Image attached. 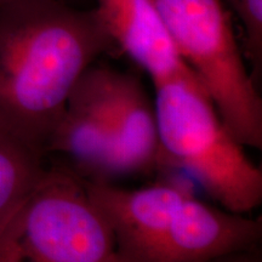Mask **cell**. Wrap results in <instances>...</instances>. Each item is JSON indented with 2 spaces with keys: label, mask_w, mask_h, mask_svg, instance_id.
<instances>
[{
  "label": "cell",
  "mask_w": 262,
  "mask_h": 262,
  "mask_svg": "<svg viewBox=\"0 0 262 262\" xmlns=\"http://www.w3.org/2000/svg\"><path fill=\"white\" fill-rule=\"evenodd\" d=\"M112 139L106 67L91 66L72 91L49 150L68 156L93 180L108 181Z\"/></svg>",
  "instance_id": "obj_7"
},
{
  "label": "cell",
  "mask_w": 262,
  "mask_h": 262,
  "mask_svg": "<svg viewBox=\"0 0 262 262\" xmlns=\"http://www.w3.org/2000/svg\"><path fill=\"white\" fill-rule=\"evenodd\" d=\"M261 217L186 198L173 214L152 262H210L257 248Z\"/></svg>",
  "instance_id": "obj_6"
},
{
  "label": "cell",
  "mask_w": 262,
  "mask_h": 262,
  "mask_svg": "<svg viewBox=\"0 0 262 262\" xmlns=\"http://www.w3.org/2000/svg\"><path fill=\"white\" fill-rule=\"evenodd\" d=\"M14 220L0 231V262H26L16 237Z\"/></svg>",
  "instance_id": "obj_12"
},
{
  "label": "cell",
  "mask_w": 262,
  "mask_h": 262,
  "mask_svg": "<svg viewBox=\"0 0 262 262\" xmlns=\"http://www.w3.org/2000/svg\"><path fill=\"white\" fill-rule=\"evenodd\" d=\"M88 194L100 209L127 262H152L180 204L194 194L188 183L165 181L126 189L108 181H84Z\"/></svg>",
  "instance_id": "obj_5"
},
{
  "label": "cell",
  "mask_w": 262,
  "mask_h": 262,
  "mask_svg": "<svg viewBox=\"0 0 262 262\" xmlns=\"http://www.w3.org/2000/svg\"><path fill=\"white\" fill-rule=\"evenodd\" d=\"M15 2H18V0H0V9L4 8V6L11 4V3H15Z\"/></svg>",
  "instance_id": "obj_14"
},
{
  "label": "cell",
  "mask_w": 262,
  "mask_h": 262,
  "mask_svg": "<svg viewBox=\"0 0 262 262\" xmlns=\"http://www.w3.org/2000/svg\"><path fill=\"white\" fill-rule=\"evenodd\" d=\"M210 262H262V258L257 248H254L250 250L241 251V253L226 255Z\"/></svg>",
  "instance_id": "obj_13"
},
{
  "label": "cell",
  "mask_w": 262,
  "mask_h": 262,
  "mask_svg": "<svg viewBox=\"0 0 262 262\" xmlns=\"http://www.w3.org/2000/svg\"><path fill=\"white\" fill-rule=\"evenodd\" d=\"M95 2V12L114 47L142 68L153 84L192 72L176 50L155 0Z\"/></svg>",
  "instance_id": "obj_8"
},
{
  "label": "cell",
  "mask_w": 262,
  "mask_h": 262,
  "mask_svg": "<svg viewBox=\"0 0 262 262\" xmlns=\"http://www.w3.org/2000/svg\"><path fill=\"white\" fill-rule=\"evenodd\" d=\"M14 224L26 262H127L84 180L71 170L47 169Z\"/></svg>",
  "instance_id": "obj_4"
},
{
  "label": "cell",
  "mask_w": 262,
  "mask_h": 262,
  "mask_svg": "<svg viewBox=\"0 0 262 262\" xmlns=\"http://www.w3.org/2000/svg\"><path fill=\"white\" fill-rule=\"evenodd\" d=\"M44 156L0 127V231L14 220L47 171Z\"/></svg>",
  "instance_id": "obj_10"
},
{
  "label": "cell",
  "mask_w": 262,
  "mask_h": 262,
  "mask_svg": "<svg viewBox=\"0 0 262 262\" xmlns=\"http://www.w3.org/2000/svg\"><path fill=\"white\" fill-rule=\"evenodd\" d=\"M113 139L108 179L147 171L160 163L155 106L133 75L106 67Z\"/></svg>",
  "instance_id": "obj_9"
},
{
  "label": "cell",
  "mask_w": 262,
  "mask_h": 262,
  "mask_svg": "<svg viewBox=\"0 0 262 262\" xmlns=\"http://www.w3.org/2000/svg\"><path fill=\"white\" fill-rule=\"evenodd\" d=\"M160 162L181 166L222 208L249 215L262 202V170L222 122L195 75L156 84Z\"/></svg>",
  "instance_id": "obj_2"
},
{
  "label": "cell",
  "mask_w": 262,
  "mask_h": 262,
  "mask_svg": "<svg viewBox=\"0 0 262 262\" xmlns=\"http://www.w3.org/2000/svg\"><path fill=\"white\" fill-rule=\"evenodd\" d=\"M176 50L226 127L244 147H262V100L224 0H155Z\"/></svg>",
  "instance_id": "obj_3"
},
{
  "label": "cell",
  "mask_w": 262,
  "mask_h": 262,
  "mask_svg": "<svg viewBox=\"0 0 262 262\" xmlns=\"http://www.w3.org/2000/svg\"><path fill=\"white\" fill-rule=\"evenodd\" d=\"M237 15L243 28L244 56L253 66L256 79L262 61V0H224Z\"/></svg>",
  "instance_id": "obj_11"
},
{
  "label": "cell",
  "mask_w": 262,
  "mask_h": 262,
  "mask_svg": "<svg viewBox=\"0 0 262 262\" xmlns=\"http://www.w3.org/2000/svg\"><path fill=\"white\" fill-rule=\"evenodd\" d=\"M111 49L95 10L66 0L0 9V127L47 153L74 86Z\"/></svg>",
  "instance_id": "obj_1"
}]
</instances>
